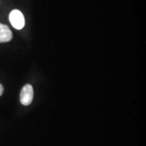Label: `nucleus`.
Segmentation results:
<instances>
[{"label": "nucleus", "instance_id": "20e7f679", "mask_svg": "<svg viewBox=\"0 0 146 146\" xmlns=\"http://www.w3.org/2000/svg\"><path fill=\"white\" fill-rule=\"evenodd\" d=\"M3 87L1 84H0V96L3 94Z\"/></svg>", "mask_w": 146, "mask_h": 146}, {"label": "nucleus", "instance_id": "7ed1b4c3", "mask_svg": "<svg viewBox=\"0 0 146 146\" xmlns=\"http://www.w3.org/2000/svg\"><path fill=\"white\" fill-rule=\"evenodd\" d=\"M12 39V33L7 25L0 23V43L8 42Z\"/></svg>", "mask_w": 146, "mask_h": 146}, {"label": "nucleus", "instance_id": "f257e3e1", "mask_svg": "<svg viewBox=\"0 0 146 146\" xmlns=\"http://www.w3.org/2000/svg\"><path fill=\"white\" fill-rule=\"evenodd\" d=\"M9 18H10V21L12 25L15 29L20 30L25 27V18L23 13L20 10H12L10 14Z\"/></svg>", "mask_w": 146, "mask_h": 146}, {"label": "nucleus", "instance_id": "f03ea898", "mask_svg": "<svg viewBox=\"0 0 146 146\" xmlns=\"http://www.w3.org/2000/svg\"><path fill=\"white\" fill-rule=\"evenodd\" d=\"M33 89L31 85L29 84L25 85L22 89L20 95V100L22 104L25 106L30 105L33 99Z\"/></svg>", "mask_w": 146, "mask_h": 146}]
</instances>
